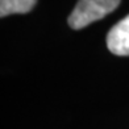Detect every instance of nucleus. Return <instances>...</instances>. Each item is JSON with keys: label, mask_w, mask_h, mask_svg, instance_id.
Here are the masks:
<instances>
[{"label": "nucleus", "mask_w": 129, "mask_h": 129, "mask_svg": "<svg viewBox=\"0 0 129 129\" xmlns=\"http://www.w3.org/2000/svg\"><path fill=\"white\" fill-rule=\"evenodd\" d=\"M120 3L121 0H79L67 22L73 29L79 30L113 12Z\"/></svg>", "instance_id": "obj_1"}, {"label": "nucleus", "mask_w": 129, "mask_h": 129, "mask_svg": "<svg viewBox=\"0 0 129 129\" xmlns=\"http://www.w3.org/2000/svg\"><path fill=\"white\" fill-rule=\"evenodd\" d=\"M107 46L116 55H129V15L111 28L107 34Z\"/></svg>", "instance_id": "obj_2"}, {"label": "nucleus", "mask_w": 129, "mask_h": 129, "mask_svg": "<svg viewBox=\"0 0 129 129\" xmlns=\"http://www.w3.org/2000/svg\"><path fill=\"white\" fill-rule=\"evenodd\" d=\"M37 0H0V16L13 13H28L34 8Z\"/></svg>", "instance_id": "obj_3"}]
</instances>
